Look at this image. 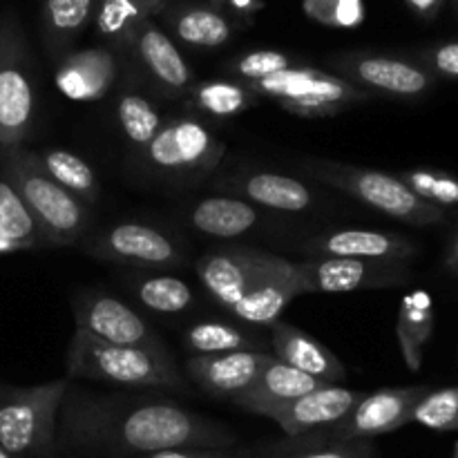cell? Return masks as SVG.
<instances>
[{
	"label": "cell",
	"instance_id": "obj_1",
	"mask_svg": "<svg viewBox=\"0 0 458 458\" xmlns=\"http://www.w3.org/2000/svg\"><path fill=\"white\" fill-rule=\"evenodd\" d=\"M58 438L65 447L98 456H146L183 447H235L222 423L170 401H123L67 389L58 411Z\"/></svg>",
	"mask_w": 458,
	"mask_h": 458
},
{
	"label": "cell",
	"instance_id": "obj_2",
	"mask_svg": "<svg viewBox=\"0 0 458 458\" xmlns=\"http://www.w3.org/2000/svg\"><path fill=\"white\" fill-rule=\"evenodd\" d=\"M67 376L132 389L183 387L182 374L164 347L110 344L81 329L67 349Z\"/></svg>",
	"mask_w": 458,
	"mask_h": 458
},
{
	"label": "cell",
	"instance_id": "obj_3",
	"mask_svg": "<svg viewBox=\"0 0 458 458\" xmlns=\"http://www.w3.org/2000/svg\"><path fill=\"white\" fill-rule=\"evenodd\" d=\"M0 177L21 195L45 244H76L85 235L89 224L88 206L52 182L36 164L34 152L25 148L0 152Z\"/></svg>",
	"mask_w": 458,
	"mask_h": 458
},
{
	"label": "cell",
	"instance_id": "obj_4",
	"mask_svg": "<svg viewBox=\"0 0 458 458\" xmlns=\"http://www.w3.org/2000/svg\"><path fill=\"white\" fill-rule=\"evenodd\" d=\"M304 173L318 182L347 192L378 213L389 215L411 226H438L447 222L445 210L420 199L401 177L380 173L374 168H358L349 164H335L327 159H309L302 164Z\"/></svg>",
	"mask_w": 458,
	"mask_h": 458
},
{
	"label": "cell",
	"instance_id": "obj_5",
	"mask_svg": "<svg viewBox=\"0 0 458 458\" xmlns=\"http://www.w3.org/2000/svg\"><path fill=\"white\" fill-rule=\"evenodd\" d=\"M67 389V378L36 387L0 383V447L16 458L47 454Z\"/></svg>",
	"mask_w": 458,
	"mask_h": 458
},
{
	"label": "cell",
	"instance_id": "obj_6",
	"mask_svg": "<svg viewBox=\"0 0 458 458\" xmlns=\"http://www.w3.org/2000/svg\"><path fill=\"white\" fill-rule=\"evenodd\" d=\"M36 116L31 56L16 13L0 16V152L22 148Z\"/></svg>",
	"mask_w": 458,
	"mask_h": 458
},
{
	"label": "cell",
	"instance_id": "obj_7",
	"mask_svg": "<svg viewBox=\"0 0 458 458\" xmlns=\"http://www.w3.org/2000/svg\"><path fill=\"white\" fill-rule=\"evenodd\" d=\"M259 98H271L298 116H334L369 101L374 94L349 83L343 76L316 67H289L258 83H246Z\"/></svg>",
	"mask_w": 458,
	"mask_h": 458
},
{
	"label": "cell",
	"instance_id": "obj_8",
	"mask_svg": "<svg viewBox=\"0 0 458 458\" xmlns=\"http://www.w3.org/2000/svg\"><path fill=\"white\" fill-rule=\"evenodd\" d=\"M143 150L148 165L159 173L199 174L217 168L226 146L199 119L183 116L161 125L159 132Z\"/></svg>",
	"mask_w": 458,
	"mask_h": 458
},
{
	"label": "cell",
	"instance_id": "obj_9",
	"mask_svg": "<svg viewBox=\"0 0 458 458\" xmlns=\"http://www.w3.org/2000/svg\"><path fill=\"white\" fill-rule=\"evenodd\" d=\"M300 293H352L362 289H387L410 282L407 262L356 258H311L295 262Z\"/></svg>",
	"mask_w": 458,
	"mask_h": 458
},
{
	"label": "cell",
	"instance_id": "obj_10",
	"mask_svg": "<svg viewBox=\"0 0 458 458\" xmlns=\"http://www.w3.org/2000/svg\"><path fill=\"white\" fill-rule=\"evenodd\" d=\"M429 387H387L374 394H362L352 411L335 425L325 429L329 443L371 441L383 434L396 432L414 419V410Z\"/></svg>",
	"mask_w": 458,
	"mask_h": 458
},
{
	"label": "cell",
	"instance_id": "obj_11",
	"mask_svg": "<svg viewBox=\"0 0 458 458\" xmlns=\"http://www.w3.org/2000/svg\"><path fill=\"white\" fill-rule=\"evenodd\" d=\"M335 74L369 94L394 98H420L432 92L437 76L416 63L378 54H343L331 58Z\"/></svg>",
	"mask_w": 458,
	"mask_h": 458
},
{
	"label": "cell",
	"instance_id": "obj_12",
	"mask_svg": "<svg viewBox=\"0 0 458 458\" xmlns=\"http://www.w3.org/2000/svg\"><path fill=\"white\" fill-rule=\"evenodd\" d=\"M88 253L146 268H168L183 262L177 244H173L168 235H164L159 228L137 222L114 224L107 231L98 233L89 240Z\"/></svg>",
	"mask_w": 458,
	"mask_h": 458
},
{
	"label": "cell",
	"instance_id": "obj_13",
	"mask_svg": "<svg viewBox=\"0 0 458 458\" xmlns=\"http://www.w3.org/2000/svg\"><path fill=\"white\" fill-rule=\"evenodd\" d=\"M76 329L110 344L161 347L159 335L137 311L121 300L103 293H85L74 302Z\"/></svg>",
	"mask_w": 458,
	"mask_h": 458
},
{
	"label": "cell",
	"instance_id": "obj_14",
	"mask_svg": "<svg viewBox=\"0 0 458 458\" xmlns=\"http://www.w3.org/2000/svg\"><path fill=\"white\" fill-rule=\"evenodd\" d=\"M298 295L302 293H300L295 262H289L276 253H267L262 267L258 268L249 289L231 309V313L249 325L271 327L273 322L280 320L282 311Z\"/></svg>",
	"mask_w": 458,
	"mask_h": 458
},
{
	"label": "cell",
	"instance_id": "obj_15",
	"mask_svg": "<svg viewBox=\"0 0 458 458\" xmlns=\"http://www.w3.org/2000/svg\"><path fill=\"white\" fill-rule=\"evenodd\" d=\"M360 398L362 392H358V389L327 385V387L304 394L293 401L267 407L259 416L271 419L273 423L280 425L286 437L295 438L335 425L356 407Z\"/></svg>",
	"mask_w": 458,
	"mask_h": 458
},
{
	"label": "cell",
	"instance_id": "obj_16",
	"mask_svg": "<svg viewBox=\"0 0 458 458\" xmlns=\"http://www.w3.org/2000/svg\"><path fill=\"white\" fill-rule=\"evenodd\" d=\"M304 250L313 258H356L407 262L419 253V246L410 237L374 228H343L325 235L311 237Z\"/></svg>",
	"mask_w": 458,
	"mask_h": 458
},
{
	"label": "cell",
	"instance_id": "obj_17",
	"mask_svg": "<svg viewBox=\"0 0 458 458\" xmlns=\"http://www.w3.org/2000/svg\"><path fill=\"white\" fill-rule=\"evenodd\" d=\"M267 250L250 246H231V249L210 250L201 255L195 271L204 289L213 295L215 302L231 311L249 289L250 280L262 267Z\"/></svg>",
	"mask_w": 458,
	"mask_h": 458
},
{
	"label": "cell",
	"instance_id": "obj_18",
	"mask_svg": "<svg viewBox=\"0 0 458 458\" xmlns=\"http://www.w3.org/2000/svg\"><path fill=\"white\" fill-rule=\"evenodd\" d=\"M273 360L267 352H231L213 356H192L186 362V374L197 387L213 396L233 398L255 383L264 367Z\"/></svg>",
	"mask_w": 458,
	"mask_h": 458
},
{
	"label": "cell",
	"instance_id": "obj_19",
	"mask_svg": "<svg viewBox=\"0 0 458 458\" xmlns=\"http://www.w3.org/2000/svg\"><path fill=\"white\" fill-rule=\"evenodd\" d=\"M116 76H119V63L114 54L103 47H89L65 54L58 61L54 83L63 97L83 103L106 97Z\"/></svg>",
	"mask_w": 458,
	"mask_h": 458
},
{
	"label": "cell",
	"instance_id": "obj_20",
	"mask_svg": "<svg viewBox=\"0 0 458 458\" xmlns=\"http://www.w3.org/2000/svg\"><path fill=\"white\" fill-rule=\"evenodd\" d=\"M271 344L273 356L284 365L313 376L322 383L338 385L347 378L344 365L338 360L334 352L325 347L318 338L309 335L307 331L289 325V322H273L271 325Z\"/></svg>",
	"mask_w": 458,
	"mask_h": 458
},
{
	"label": "cell",
	"instance_id": "obj_21",
	"mask_svg": "<svg viewBox=\"0 0 458 458\" xmlns=\"http://www.w3.org/2000/svg\"><path fill=\"white\" fill-rule=\"evenodd\" d=\"M130 49L141 61L152 81L161 85L165 92H188L192 83L191 67H188L186 58L182 56L177 45L170 40V36L161 27H157L152 21L143 22L134 34L132 43H130Z\"/></svg>",
	"mask_w": 458,
	"mask_h": 458
},
{
	"label": "cell",
	"instance_id": "obj_22",
	"mask_svg": "<svg viewBox=\"0 0 458 458\" xmlns=\"http://www.w3.org/2000/svg\"><path fill=\"white\" fill-rule=\"evenodd\" d=\"M327 385L329 383H322V380L313 378V376L302 374V371L284 365V362H280L273 356V360L264 367V371L255 378V383L246 392L233 396L231 403L242 407L244 411L259 416L267 407L293 401V398L316 392V389L327 387Z\"/></svg>",
	"mask_w": 458,
	"mask_h": 458
},
{
	"label": "cell",
	"instance_id": "obj_23",
	"mask_svg": "<svg viewBox=\"0 0 458 458\" xmlns=\"http://www.w3.org/2000/svg\"><path fill=\"white\" fill-rule=\"evenodd\" d=\"M237 191L250 204L284 213H302L313 204V192L300 179L280 173H253L237 179Z\"/></svg>",
	"mask_w": 458,
	"mask_h": 458
},
{
	"label": "cell",
	"instance_id": "obj_24",
	"mask_svg": "<svg viewBox=\"0 0 458 458\" xmlns=\"http://www.w3.org/2000/svg\"><path fill=\"white\" fill-rule=\"evenodd\" d=\"M168 7V0H98L94 25L101 38L116 47H130L143 22Z\"/></svg>",
	"mask_w": 458,
	"mask_h": 458
},
{
	"label": "cell",
	"instance_id": "obj_25",
	"mask_svg": "<svg viewBox=\"0 0 458 458\" xmlns=\"http://www.w3.org/2000/svg\"><path fill=\"white\" fill-rule=\"evenodd\" d=\"M259 213L250 201L237 197H208L191 210V224L199 233L219 240L244 235L258 224Z\"/></svg>",
	"mask_w": 458,
	"mask_h": 458
},
{
	"label": "cell",
	"instance_id": "obj_26",
	"mask_svg": "<svg viewBox=\"0 0 458 458\" xmlns=\"http://www.w3.org/2000/svg\"><path fill=\"white\" fill-rule=\"evenodd\" d=\"M98 7V0H45L43 43L52 58L65 56L67 47L79 38L83 27Z\"/></svg>",
	"mask_w": 458,
	"mask_h": 458
},
{
	"label": "cell",
	"instance_id": "obj_27",
	"mask_svg": "<svg viewBox=\"0 0 458 458\" xmlns=\"http://www.w3.org/2000/svg\"><path fill=\"white\" fill-rule=\"evenodd\" d=\"M165 21L173 27L174 36L191 47L215 49L228 43L233 25L219 9L201 4H183L177 9H164Z\"/></svg>",
	"mask_w": 458,
	"mask_h": 458
},
{
	"label": "cell",
	"instance_id": "obj_28",
	"mask_svg": "<svg viewBox=\"0 0 458 458\" xmlns=\"http://www.w3.org/2000/svg\"><path fill=\"white\" fill-rule=\"evenodd\" d=\"M34 157L40 170L52 182H56L63 191L74 195L85 206L97 204L98 197H101V186H98L92 165L83 157L70 150H61V148H47L43 152H34Z\"/></svg>",
	"mask_w": 458,
	"mask_h": 458
},
{
	"label": "cell",
	"instance_id": "obj_29",
	"mask_svg": "<svg viewBox=\"0 0 458 458\" xmlns=\"http://www.w3.org/2000/svg\"><path fill=\"white\" fill-rule=\"evenodd\" d=\"M259 101L262 98L242 81H201L186 92L188 107L213 119H233Z\"/></svg>",
	"mask_w": 458,
	"mask_h": 458
},
{
	"label": "cell",
	"instance_id": "obj_30",
	"mask_svg": "<svg viewBox=\"0 0 458 458\" xmlns=\"http://www.w3.org/2000/svg\"><path fill=\"white\" fill-rule=\"evenodd\" d=\"M434 329V309L432 298L425 291H414L405 295L398 311L396 335L401 344L403 358L411 371L420 369L423 362V349L428 344Z\"/></svg>",
	"mask_w": 458,
	"mask_h": 458
},
{
	"label": "cell",
	"instance_id": "obj_31",
	"mask_svg": "<svg viewBox=\"0 0 458 458\" xmlns=\"http://www.w3.org/2000/svg\"><path fill=\"white\" fill-rule=\"evenodd\" d=\"M183 344L195 356H213V353L231 352H262V340L249 331L219 320H201L183 331Z\"/></svg>",
	"mask_w": 458,
	"mask_h": 458
},
{
	"label": "cell",
	"instance_id": "obj_32",
	"mask_svg": "<svg viewBox=\"0 0 458 458\" xmlns=\"http://www.w3.org/2000/svg\"><path fill=\"white\" fill-rule=\"evenodd\" d=\"M262 458H376L371 441L329 443L325 429L262 447Z\"/></svg>",
	"mask_w": 458,
	"mask_h": 458
},
{
	"label": "cell",
	"instance_id": "obj_33",
	"mask_svg": "<svg viewBox=\"0 0 458 458\" xmlns=\"http://www.w3.org/2000/svg\"><path fill=\"white\" fill-rule=\"evenodd\" d=\"M0 235L21 250H34L45 244L21 195L3 177H0Z\"/></svg>",
	"mask_w": 458,
	"mask_h": 458
},
{
	"label": "cell",
	"instance_id": "obj_34",
	"mask_svg": "<svg viewBox=\"0 0 458 458\" xmlns=\"http://www.w3.org/2000/svg\"><path fill=\"white\" fill-rule=\"evenodd\" d=\"M116 119L128 141L137 148H146L164 125L159 110L139 92L121 94L116 101Z\"/></svg>",
	"mask_w": 458,
	"mask_h": 458
},
{
	"label": "cell",
	"instance_id": "obj_35",
	"mask_svg": "<svg viewBox=\"0 0 458 458\" xmlns=\"http://www.w3.org/2000/svg\"><path fill=\"white\" fill-rule=\"evenodd\" d=\"M137 298L143 307L157 313H182L192 307L195 293L183 280L173 276H152L137 284Z\"/></svg>",
	"mask_w": 458,
	"mask_h": 458
},
{
	"label": "cell",
	"instance_id": "obj_36",
	"mask_svg": "<svg viewBox=\"0 0 458 458\" xmlns=\"http://www.w3.org/2000/svg\"><path fill=\"white\" fill-rule=\"evenodd\" d=\"M420 199L429 201L445 213L458 215V177L432 168H414L398 174Z\"/></svg>",
	"mask_w": 458,
	"mask_h": 458
},
{
	"label": "cell",
	"instance_id": "obj_37",
	"mask_svg": "<svg viewBox=\"0 0 458 458\" xmlns=\"http://www.w3.org/2000/svg\"><path fill=\"white\" fill-rule=\"evenodd\" d=\"M411 423L434 432H458V385L445 389H429L416 405Z\"/></svg>",
	"mask_w": 458,
	"mask_h": 458
},
{
	"label": "cell",
	"instance_id": "obj_38",
	"mask_svg": "<svg viewBox=\"0 0 458 458\" xmlns=\"http://www.w3.org/2000/svg\"><path fill=\"white\" fill-rule=\"evenodd\" d=\"M302 12L311 21L335 30H353L367 16L365 0H302Z\"/></svg>",
	"mask_w": 458,
	"mask_h": 458
},
{
	"label": "cell",
	"instance_id": "obj_39",
	"mask_svg": "<svg viewBox=\"0 0 458 458\" xmlns=\"http://www.w3.org/2000/svg\"><path fill=\"white\" fill-rule=\"evenodd\" d=\"M291 58L277 49H255V52L242 54L240 58L231 63V74L237 76L242 83H258V81L268 79L273 74L289 70Z\"/></svg>",
	"mask_w": 458,
	"mask_h": 458
},
{
	"label": "cell",
	"instance_id": "obj_40",
	"mask_svg": "<svg viewBox=\"0 0 458 458\" xmlns=\"http://www.w3.org/2000/svg\"><path fill=\"white\" fill-rule=\"evenodd\" d=\"M137 458H262L259 450H246V447H183V450H165L157 454H146Z\"/></svg>",
	"mask_w": 458,
	"mask_h": 458
},
{
	"label": "cell",
	"instance_id": "obj_41",
	"mask_svg": "<svg viewBox=\"0 0 458 458\" xmlns=\"http://www.w3.org/2000/svg\"><path fill=\"white\" fill-rule=\"evenodd\" d=\"M425 70L432 76H445V79H458V43H445L429 49L420 56Z\"/></svg>",
	"mask_w": 458,
	"mask_h": 458
},
{
	"label": "cell",
	"instance_id": "obj_42",
	"mask_svg": "<svg viewBox=\"0 0 458 458\" xmlns=\"http://www.w3.org/2000/svg\"><path fill=\"white\" fill-rule=\"evenodd\" d=\"M215 4L231 9V12L240 13V16H250V13L262 9V0H215Z\"/></svg>",
	"mask_w": 458,
	"mask_h": 458
},
{
	"label": "cell",
	"instance_id": "obj_43",
	"mask_svg": "<svg viewBox=\"0 0 458 458\" xmlns=\"http://www.w3.org/2000/svg\"><path fill=\"white\" fill-rule=\"evenodd\" d=\"M407 4H410L416 13H420V16H434L438 4H441V0H407Z\"/></svg>",
	"mask_w": 458,
	"mask_h": 458
},
{
	"label": "cell",
	"instance_id": "obj_44",
	"mask_svg": "<svg viewBox=\"0 0 458 458\" xmlns=\"http://www.w3.org/2000/svg\"><path fill=\"white\" fill-rule=\"evenodd\" d=\"M447 267H450L452 271H458V233L452 237L450 246H447Z\"/></svg>",
	"mask_w": 458,
	"mask_h": 458
},
{
	"label": "cell",
	"instance_id": "obj_45",
	"mask_svg": "<svg viewBox=\"0 0 458 458\" xmlns=\"http://www.w3.org/2000/svg\"><path fill=\"white\" fill-rule=\"evenodd\" d=\"M18 246L16 244H12V242L9 240H4L3 235H0V255H7V253H18Z\"/></svg>",
	"mask_w": 458,
	"mask_h": 458
},
{
	"label": "cell",
	"instance_id": "obj_46",
	"mask_svg": "<svg viewBox=\"0 0 458 458\" xmlns=\"http://www.w3.org/2000/svg\"><path fill=\"white\" fill-rule=\"evenodd\" d=\"M0 458H16L13 454H9L7 450H3V447H0Z\"/></svg>",
	"mask_w": 458,
	"mask_h": 458
},
{
	"label": "cell",
	"instance_id": "obj_47",
	"mask_svg": "<svg viewBox=\"0 0 458 458\" xmlns=\"http://www.w3.org/2000/svg\"><path fill=\"white\" fill-rule=\"evenodd\" d=\"M454 458H458V443H456V447H454Z\"/></svg>",
	"mask_w": 458,
	"mask_h": 458
}]
</instances>
